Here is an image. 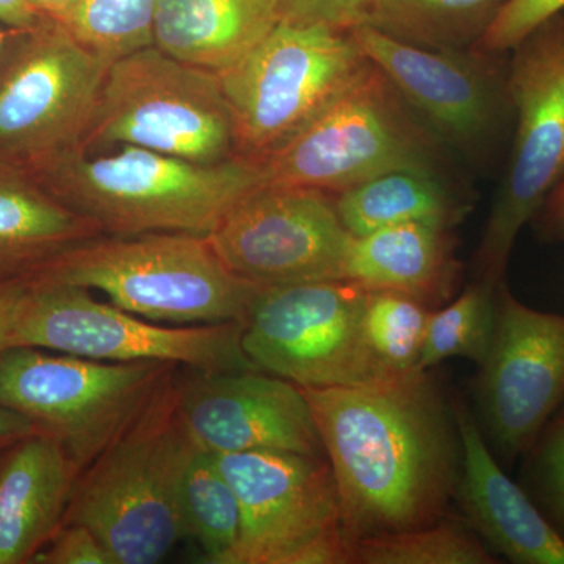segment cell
Wrapping results in <instances>:
<instances>
[{
  "mask_svg": "<svg viewBox=\"0 0 564 564\" xmlns=\"http://www.w3.org/2000/svg\"><path fill=\"white\" fill-rule=\"evenodd\" d=\"M352 563L364 564H492V555L451 522L373 534L352 547Z\"/></svg>",
  "mask_w": 564,
  "mask_h": 564,
  "instance_id": "obj_29",
  "label": "cell"
},
{
  "mask_svg": "<svg viewBox=\"0 0 564 564\" xmlns=\"http://www.w3.org/2000/svg\"><path fill=\"white\" fill-rule=\"evenodd\" d=\"M452 228L403 223L352 237L344 280L366 291H392L430 307L447 302L458 281Z\"/></svg>",
  "mask_w": 564,
  "mask_h": 564,
  "instance_id": "obj_20",
  "label": "cell"
},
{
  "mask_svg": "<svg viewBox=\"0 0 564 564\" xmlns=\"http://www.w3.org/2000/svg\"><path fill=\"white\" fill-rule=\"evenodd\" d=\"M536 474L543 486L545 503L564 527V410L541 444Z\"/></svg>",
  "mask_w": 564,
  "mask_h": 564,
  "instance_id": "obj_33",
  "label": "cell"
},
{
  "mask_svg": "<svg viewBox=\"0 0 564 564\" xmlns=\"http://www.w3.org/2000/svg\"><path fill=\"white\" fill-rule=\"evenodd\" d=\"M24 284L11 347L43 348L102 362H172L198 372L256 369L242 350V322L161 325L99 302L91 291L77 285Z\"/></svg>",
  "mask_w": 564,
  "mask_h": 564,
  "instance_id": "obj_10",
  "label": "cell"
},
{
  "mask_svg": "<svg viewBox=\"0 0 564 564\" xmlns=\"http://www.w3.org/2000/svg\"><path fill=\"white\" fill-rule=\"evenodd\" d=\"M118 147L196 163L237 158L231 110L218 73L155 46L111 63L79 151Z\"/></svg>",
  "mask_w": 564,
  "mask_h": 564,
  "instance_id": "obj_5",
  "label": "cell"
},
{
  "mask_svg": "<svg viewBox=\"0 0 564 564\" xmlns=\"http://www.w3.org/2000/svg\"><path fill=\"white\" fill-rule=\"evenodd\" d=\"M109 65L43 18L0 62V166L29 174L80 150Z\"/></svg>",
  "mask_w": 564,
  "mask_h": 564,
  "instance_id": "obj_11",
  "label": "cell"
},
{
  "mask_svg": "<svg viewBox=\"0 0 564 564\" xmlns=\"http://www.w3.org/2000/svg\"><path fill=\"white\" fill-rule=\"evenodd\" d=\"M7 39H9V35H7L6 32L0 31V54H2L3 47H6Z\"/></svg>",
  "mask_w": 564,
  "mask_h": 564,
  "instance_id": "obj_39",
  "label": "cell"
},
{
  "mask_svg": "<svg viewBox=\"0 0 564 564\" xmlns=\"http://www.w3.org/2000/svg\"><path fill=\"white\" fill-rule=\"evenodd\" d=\"M207 239L236 276L274 288L344 280L352 236L333 193L261 184L229 207Z\"/></svg>",
  "mask_w": 564,
  "mask_h": 564,
  "instance_id": "obj_14",
  "label": "cell"
},
{
  "mask_svg": "<svg viewBox=\"0 0 564 564\" xmlns=\"http://www.w3.org/2000/svg\"><path fill=\"white\" fill-rule=\"evenodd\" d=\"M35 564H111L99 538L88 527L62 524L50 543L33 556Z\"/></svg>",
  "mask_w": 564,
  "mask_h": 564,
  "instance_id": "obj_32",
  "label": "cell"
},
{
  "mask_svg": "<svg viewBox=\"0 0 564 564\" xmlns=\"http://www.w3.org/2000/svg\"><path fill=\"white\" fill-rule=\"evenodd\" d=\"M104 236L32 174L0 166V280H22L61 252Z\"/></svg>",
  "mask_w": 564,
  "mask_h": 564,
  "instance_id": "obj_22",
  "label": "cell"
},
{
  "mask_svg": "<svg viewBox=\"0 0 564 564\" xmlns=\"http://www.w3.org/2000/svg\"><path fill=\"white\" fill-rule=\"evenodd\" d=\"M22 281L98 291L137 317L170 326L245 323L262 289L236 276L207 236L188 232L104 234Z\"/></svg>",
  "mask_w": 564,
  "mask_h": 564,
  "instance_id": "obj_4",
  "label": "cell"
},
{
  "mask_svg": "<svg viewBox=\"0 0 564 564\" xmlns=\"http://www.w3.org/2000/svg\"><path fill=\"white\" fill-rule=\"evenodd\" d=\"M35 432L40 430L24 415L0 406V452Z\"/></svg>",
  "mask_w": 564,
  "mask_h": 564,
  "instance_id": "obj_37",
  "label": "cell"
},
{
  "mask_svg": "<svg viewBox=\"0 0 564 564\" xmlns=\"http://www.w3.org/2000/svg\"><path fill=\"white\" fill-rule=\"evenodd\" d=\"M33 176L109 236H207L237 199L263 184L251 159L196 163L137 147L76 151Z\"/></svg>",
  "mask_w": 564,
  "mask_h": 564,
  "instance_id": "obj_2",
  "label": "cell"
},
{
  "mask_svg": "<svg viewBox=\"0 0 564 564\" xmlns=\"http://www.w3.org/2000/svg\"><path fill=\"white\" fill-rule=\"evenodd\" d=\"M496 289L480 281L444 310L433 311L419 369L425 372L448 358L485 362L496 326Z\"/></svg>",
  "mask_w": 564,
  "mask_h": 564,
  "instance_id": "obj_28",
  "label": "cell"
},
{
  "mask_svg": "<svg viewBox=\"0 0 564 564\" xmlns=\"http://www.w3.org/2000/svg\"><path fill=\"white\" fill-rule=\"evenodd\" d=\"M372 0H280V21L351 31L367 24Z\"/></svg>",
  "mask_w": 564,
  "mask_h": 564,
  "instance_id": "obj_31",
  "label": "cell"
},
{
  "mask_svg": "<svg viewBox=\"0 0 564 564\" xmlns=\"http://www.w3.org/2000/svg\"><path fill=\"white\" fill-rule=\"evenodd\" d=\"M185 536L202 545L204 562L229 564L239 543L240 505L214 454L195 444L181 484Z\"/></svg>",
  "mask_w": 564,
  "mask_h": 564,
  "instance_id": "obj_25",
  "label": "cell"
},
{
  "mask_svg": "<svg viewBox=\"0 0 564 564\" xmlns=\"http://www.w3.org/2000/svg\"><path fill=\"white\" fill-rule=\"evenodd\" d=\"M214 456L240 505L239 543L229 564L352 563L325 456L281 451Z\"/></svg>",
  "mask_w": 564,
  "mask_h": 564,
  "instance_id": "obj_13",
  "label": "cell"
},
{
  "mask_svg": "<svg viewBox=\"0 0 564 564\" xmlns=\"http://www.w3.org/2000/svg\"><path fill=\"white\" fill-rule=\"evenodd\" d=\"M159 0H79L61 24L107 65L154 46Z\"/></svg>",
  "mask_w": 564,
  "mask_h": 564,
  "instance_id": "obj_26",
  "label": "cell"
},
{
  "mask_svg": "<svg viewBox=\"0 0 564 564\" xmlns=\"http://www.w3.org/2000/svg\"><path fill=\"white\" fill-rule=\"evenodd\" d=\"M79 0H31L41 17L50 20L62 21Z\"/></svg>",
  "mask_w": 564,
  "mask_h": 564,
  "instance_id": "obj_38",
  "label": "cell"
},
{
  "mask_svg": "<svg viewBox=\"0 0 564 564\" xmlns=\"http://www.w3.org/2000/svg\"><path fill=\"white\" fill-rule=\"evenodd\" d=\"M452 411L463 451L459 499L475 529L513 563L564 564L563 534L503 473L469 411Z\"/></svg>",
  "mask_w": 564,
  "mask_h": 564,
  "instance_id": "obj_18",
  "label": "cell"
},
{
  "mask_svg": "<svg viewBox=\"0 0 564 564\" xmlns=\"http://www.w3.org/2000/svg\"><path fill=\"white\" fill-rule=\"evenodd\" d=\"M43 17L32 6L31 0H0V22L17 32L31 31Z\"/></svg>",
  "mask_w": 564,
  "mask_h": 564,
  "instance_id": "obj_36",
  "label": "cell"
},
{
  "mask_svg": "<svg viewBox=\"0 0 564 564\" xmlns=\"http://www.w3.org/2000/svg\"><path fill=\"white\" fill-rule=\"evenodd\" d=\"M508 0H372L367 24L436 51L477 46Z\"/></svg>",
  "mask_w": 564,
  "mask_h": 564,
  "instance_id": "obj_24",
  "label": "cell"
},
{
  "mask_svg": "<svg viewBox=\"0 0 564 564\" xmlns=\"http://www.w3.org/2000/svg\"><path fill=\"white\" fill-rule=\"evenodd\" d=\"M336 209L352 237L414 221L454 228L464 215L440 174L411 170L383 173L337 193Z\"/></svg>",
  "mask_w": 564,
  "mask_h": 564,
  "instance_id": "obj_23",
  "label": "cell"
},
{
  "mask_svg": "<svg viewBox=\"0 0 564 564\" xmlns=\"http://www.w3.org/2000/svg\"><path fill=\"white\" fill-rule=\"evenodd\" d=\"M432 314L429 304L404 293L367 291L362 323L370 350L400 377L422 373L419 359Z\"/></svg>",
  "mask_w": 564,
  "mask_h": 564,
  "instance_id": "obj_27",
  "label": "cell"
},
{
  "mask_svg": "<svg viewBox=\"0 0 564 564\" xmlns=\"http://www.w3.org/2000/svg\"><path fill=\"white\" fill-rule=\"evenodd\" d=\"M433 133L388 77L370 66L310 124L259 165L263 184L340 193L380 174H440Z\"/></svg>",
  "mask_w": 564,
  "mask_h": 564,
  "instance_id": "obj_6",
  "label": "cell"
},
{
  "mask_svg": "<svg viewBox=\"0 0 564 564\" xmlns=\"http://www.w3.org/2000/svg\"><path fill=\"white\" fill-rule=\"evenodd\" d=\"M370 66L350 31L278 22L242 61L218 73L237 158L261 163Z\"/></svg>",
  "mask_w": 564,
  "mask_h": 564,
  "instance_id": "obj_7",
  "label": "cell"
},
{
  "mask_svg": "<svg viewBox=\"0 0 564 564\" xmlns=\"http://www.w3.org/2000/svg\"><path fill=\"white\" fill-rule=\"evenodd\" d=\"M480 399L494 441L508 459L532 448L564 403V315L519 302L505 280L496 289Z\"/></svg>",
  "mask_w": 564,
  "mask_h": 564,
  "instance_id": "obj_15",
  "label": "cell"
},
{
  "mask_svg": "<svg viewBox=\"0 0 564 564\" xmlns=\"http://www.w3.org/2000/svg\"><path fill=\"white\" fill-rule=\"evenodd\" d=\"M174 386L188 436L210 454L281 451L326 458L306 395L284 378L256 369L195 370Z\"/></svg>",
  "mask_w": 564,
  "mask_h": 564,
  "instance_id": "obj_16",
  "label": "cell"
},
{
  "mask_svg": "<svg viewBox=\"0 0 564 564\" xmlns=\"http://www.w3.org/2000/svg\"><path fill=\"white\" fill-rule=\"evenodd\" d=\"M24 291L22 280H0V351L11 347V336Z\"/></svg>",
  "mask_w": 564,
  "mask_h": 564,
  "instance_id": "obj_34",
  "label": "cell"
},
{
  "mask_svg": "<svg viewBox=\"0 0 564 564\" xmlns=\"http://www.w3.org/2000/svg\"><path fill=\"white\" fill-rule=\"evenodd\" d=\"M563 11L564 0H508L474 50L489 55L513 51L530 33Z\"/></svg>",
  "mask_w": 564,
  "mask_h": 564,
  "instance_id": "obj_30",
  "label": "cell"
},
{
  "mask_svg": "<svg viewBox=\"0 0 564 564\" xmlns=\"http://www.w3.org/2000/svg\"><path fill=\"white\" fill-rule=\"evenodd\" d=\"M82 467L50 434L0 452V564L32 563L61 529Z\"/></svg>",
  "mask_w": 564,
  "mask_h": 564,
  "instance_id": "obj_19",
  "label": "cell"
},
{
  "mask_svg": "<svg viewBox=\"0 0 564 564\" xmlns=\"http://www.w3.org/2000/svg\"><path fill=\"white\" fill-rule=\"evenodd\" d=\"M366 295L347 280L262 288L245 321V356L300 388H362L415 377L391 372L370 350Z\"/></svg>",
  "mask_w": 564,
  "mask_h": 564,
  "instance_id": "obj_9",
  "label": "cell"
},
{
  "mask_svg": "<svg viewBox=\"0 0 564 564\" xmlns=\"http://www.w3.org/2000/svg\"><path fill=\"white\" fill-rule=\"evenodd\" d=\"M176 367L11 347L0 351V406L55 437L84 469L135 421Z\"/></svg>",
  "mask_w": 564,
  "mask_h": 564,
  "instance_id": "obj_8",
  "label": "cell"
},
{
  "mask_svg": "<svg viewBox=\"0 0 564 564\" xmlns=\"http://www.w3.org/2000/svg\"><path fill=\"white\" fill-rule=\"evenodd\" d=\"M507 77L516 110L510 166L477 250L480 281H503L516 240L564 174V18H551L514 47Z\"/></svg>",
  "mask_w": 564,
  "mask_h": 564,
  "instance_id": "obj_12",
  "label": "cell"
},
{
  "mask_svg": "<svg viewBox=\"0 0 564 564\" xmlns=\"http://www.w3.org/2000/svg\"><path fill=\"white\" fill-rule=\"evenodd\" d=\"M174 373L135 421L82 469L63 524L88 527L111 564L162 562L185 536L181 484L195 443Z\"/></svg>",
  "mask_w": 564,
  "mask_h": 564,
  "instance_id": "obj_3",
  "label": "cell"
},
{
  "mask_svg": "<svg viewBox=\"0 0 564 564\" xmlns=\"http://www.w3.org/2000/svg\"><path fill=\"white\" fill-rule=\"evenodd\" d=\"M350 32L434 139L459 150H477L491 139L510 98L507 80L497 77L484 55L426 50L369 24Z\"/></svg>",
  "mask_w": 564,
  "mask_h": 564,
  "instance_id": "obj_17",
  "label": "cell"
},
{
  "mask_svg": "<svg viewBox=\"0 0 564 564\" xmlns=\"http://www.w3.org/2000/svg\"><path fill=\"white\" fill-rule=\"evenodd\" d=\"M280 22V0H159L154 46L191 65L231 68Z\"/></svg>",
  "mask_w": 564,
  "mask_h": 564,
  "instance_id": "obj_21",
  "label": "cell"
},
{
  "mask_svg": "<svg viewBox=\"0 0 564 564\" xmlns=\"http://www.w3.org/2000/svg\"><path fill=\"white\" fill-rule=\"evenodd\" d=\"M332 466L345 534L434 524L458 484L452 422L426 373L362 388H302Z\"/></svg>",
  "mask_w": 564,
  "mask_h": 564,
  "instance_id": "obj_1",
  "label": "cell"
},
{
  "mask_svg": "<svg viewBox=\"0 0 564 564\" xmlns=\"http://www.w3.org/2000/svg\"><path fill=\"white\" fill-rule=\"evenodd\" d=\"M538 226L547 239H564V174L536 214Z\"/></svg>",
  "mask_w": 564,
  "mask_h": 564,
  "instance_id": "obj_35",
  "label": "cell"
},
{
  "mask_svg": "<svg viewBox=\"0 0 564 564\" xmlns=\"http://www.w3.org/2000/svg\"><path fill=\"white\" fill-rule=\"evenodd\" d=\"M563 18H564V11H563Z\"/></svg>",
  "mask_w": 564,
  "mask_h": 564,
  "instance_id": "obj_40",
  "label": "cell"
}]
</instances>
